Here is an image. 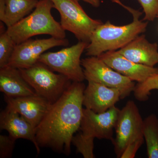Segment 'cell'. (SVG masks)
<instances>
[{"label": "cell", "instance_id": "1", "mask_svg": "<svg viewBox=\"0 0 158 158\" xmlns=\"http://www.w3.org/2000/svg\"><path fill=\"white\" fill-rule=\"evenodd\" d=\"M85 88L82 82H72L62 96L51 104L35 128L40 148H49L69 155L72 139L81 127Z\"/></svg>", "mask_w": 158, "mask_h": 158}, {"label": "cell", "instance_id": "2", "mask_svg": "<svg viewBox=\"0 0 158 158\" xmlns=\"http://www.w3.org/2000/svg\"><path fill=\"white\" fill-rule=\"evenodd\" d=\"M113 2L129 11L132 15L133 21L119 26L113 25L108 21L98 26L85 49L86 55L88 56L98 57L108 51L118 50L146 31L148 22L140 19L142 12L125 6L119 0H113Z\"/></svg>", "mask_w": 158, "mask_h": 158}, {"label": "cell", "instance_id": "3", "mask_svg": "<svg viewBox=\"0 0 158 158\" xmlns=\"http://www.w3.org/2000/svg\"><path fill=\"white\" fill-rule=\"evenodd\" d=\"M55 8L52 0H40L35 9L29 15L10 27L8 34L16 45L37 35L46 34L65 39V31L52 14Z\"/></svg>", "mask_w": 158, "mask_h": 158}, {"label": "cell", "instance_id": "4", "mask_svg": "<svg viewBox=\"0 0 158 158\" xmlns=\"http://www.w3.org/2000/svg\"><path fill=\"white\" fill-rule=\"evenodd\" d=\"M19 69L37 95L51 104L62 96L72 82L65 76L55 73L48 66L39 62L29 68Z\"/></svg>", "mask_w": 158, "mask_h": 158}, {"label": "cell", "instance_id": "5", "mask_svg": "<svg viewBox=\"0 0 158 158\" xmlns=\"http://www.w3.org/2000/svg\"><path fill=\"white\" fill-rule=\"evenodd\" d=\"M52 1L60 14L62 28L73 34L79 41L89 43L94 32L102 22L90 17L75 0Z\"/></svg>", "mask_w": 158, "mask_h": 158}, {"label": "cell", "instance_id": "6", "mask_svg": "<svg viewBox=\"0 0 158 158\" xmlns=\"http://www.w3.org/2000/svg\"><path fill=\"white\" fill-rule=\"evenodd\" d=\"M88 44L79 41L57 52L44 53L38 62L65 76L72 82H83L85 78L81 58Z\"/></svg>", "mask_w": 158, "mask_h": 158}, {"label": "cell", "instance_id": "7", "mask_svg": "<svg viewBox=\"0 0 158 158\" xmlns=\"http://www.w3.org/2000/svg\"><path fill=\"white\" fill-rule=\"evenodd\" d=\"M143 125L138 106L133 101H128L119 111L115 128L116 136L113 143L117 158H121L128 145L144 139Z\"/></svg>", "mask_w": 158, "mask_h": 158}, {"label": "cell", "instance_id": "8", "mask_svg": "<svg viewBox=\"0 0 158 158\" xmlns=\"http://www.w3.org/2000/svg\"><path fill=\"white\" fill-rule=\"evenodd\" d=\"M81 65L86 80L117 89L121 94V99L129 96L134 91V81L111 68L98 57L82 59Z\"/></svg>", "mask_w": 158, "mask_h": 158}, {"label": "cell", "instance_id": "9", "mask_svg": "<svg viewBox=\"0 0 158 158\" xmlns=\"http://www.w3.org/2000/svg\"><path fill=\"white\" fill-rule=\"evenodd\" d=\"M68 39L51 37L44 39H29L15 48L8 65L21 69L33 66L46 51L59 46H67Z\"/></svg>", "mask_w": 158, "mask_h": 158}, {"label": "cell", "instance_id": "10", "mask_svg": "<svg viewBox=\"0 0 158 158\" xmlns=\"http://www.w3.org/2000/svg\"><path fill=\"white\" fill-rule=\"evenodd\" d=\"M119 111L115 106L102 113H94L92 110L84 109L80 129L87 135L113 142V130Z\"/></svg>", "mask_w": 158, "mask_h": 158}, {"label": "cell", "instance_id": "11", "mask_svg": "<svg viewBox=\"0 0 158 158\" xmlns=\"http://www.w3.org/2000/svg\"><path fill=\"white\" fill-rule=\"evenodd\" d=\"M98 57L118 73L138 83L144 82L150 77L158 74V68L133 62L117 51H108Z\"/></svg>", "mask_w": 158, "mask_h": 158}, {"label": "cell", "instance_id": "12", "mask_svg": "<svg viewBox=\"0 0 158 158\" xmlns=\"http://www.w3.org/2000/svg\"><path fill=\"white\" fill-rule=\"evenodd\" d=\"M6 107L17 112L35 128L46 114L51 104L36 95L10 98L5 96Z\"/></svg>", "mask_w": 158, "mask_h": 158}, {"label": "cell", "instance_id": "13", "mask_svg": "<svg viewBox=\"0 0 158 158\" xmlns=\"http://www.w3.org/2000/svg\"><path fill=\"white\" fill-rule=\"evenodd\" d=\"M83 95V105L94 113H102L113 107L121 99L120 91L93 81H88Z\"/></svg>", "mask_w": 158, "mask_h": 158}, {"label": "cell", "instance_id": "14", "mask_svg": "<svg viewBox=\"0 0 158 158\" xmlns=\"http://www.w3.org/2000/svg\"><path fill=\"white\" fill-rule=\"evenodd\" d=\"M123 56L138 64L154 67L158 63V45L149 42L144 34L139 35L117 50Z\"/></svg>", "mask_w": 158, "mask_h": 158}, {"label": "cell", "instance_id": "15", "mask_svg": "<svg viewBox=\"0 0 158 158\" xmlns=\"http://www.w3.org/2000/svg\"><path fill=\"white\" fill-rule=\"evenodd\" d=\"M0 128L5 130L15 139H27L31 141L36 148L37 153L40 148L36 141L35 128L19 114L6 107L0 113Z\"/></svg>", "mask_w": 158, "mask_h": 158}, {"label": "cell", "instance_id": "16", "mask_svg": "<svg viewBox=\"0 0 158 158\" xmlns=\"http://www.w3.org/2000/svg\"><path fill=\"white\" fill-rule=\"evenodd\" d=\"M0 90L5 96L14 98L37 94L19 69L9 65L0 68Z\"/></svg>", "mask_w": 158, "mask_h": 158}, {"label": "cell", "instance_id": "17", "mask_svg": "<svg viewBox=\"0 0 158 158\" xmlns=\"http://www.w3.org/2000/svg\"><path fill=\"white\" fill-rule=\"evenodd\" d=\"M38 0H0V20L10 27L31 13Z\"/></svg>", "mask_w": 158, "mask_h": 158}, {"label": "cell", "instance_id": "18", "mask_svg": "<svg viewBox=\"0 0 158 158\" xmlns=\"http://www.w3.org/2000/svg\"><path fill=\"white\" fill-rule=\"evenodd\" d=\"M143 133L148 157L158 158V118L155 114H151L143 120Z\"/></svg>", "mask_w": 158, "mask_h": 158}, {"label": "cell", "instance_id": "19", "mask_svg": "<svg viewBox=\"0 0 158 158\" xmlns=\"http://www.w3.org/2000/svg\"><path fill=\"white\" fill-rule=\"evenodd\" d=\"M4 23L0 26V68L8 65L16 44L8 34Z\"/></svg>", "mask_w": 158, "mask_h": 158}, {"label": "cell", "instance_id": "20", "mask_svg": "<svg viewBox=\"0 0 158 158\" xmlns=\"http://www.w3.org/2000/svg\"><path fill=\"white\" fill-rule=\"evenodd\" d=\"M94 138L84 133H79L73 136L72 144L76 147L77 152L85 158H94Z\"/></svg>", "mask_w": 158, "mask_h": 158}, {"label": "cell", "instance_id": "21", "mask_svg": "<svg viewBox=\"0 0 158 158\" xmlns=\"http://www.w3.org/2000/svg\"><path fill=\"white\" fill-rule=\"evenodd\" d=\"M154 90H158V74L150 77L144 82L138 83L133 92L137 100L144 102L148 99L151 91Z\"/></svg>", "mask_w": 158, "mask_h": 158}, {"label": "cell", "instance_id": "22", "mask_svg": "<svg viewBox=\"0 0 158 158\" xmlns=\"http://www.w3.org/2000/svg\"><path fill=\"white\" fill-rule=\"evenodd\" d=\"M144 13L143 21H153L158 15V0H138Z\"/></svg>", "mask_w": 158, "mask_h": 158}, {"label": "cell", "instance_id": "23", "mask_svg": "<svg viewBox=\"0 0 158 158\" xmlns=\"http://www.w3.org/2000/svg\"><path fill=\"white\" fill-rule=\"evenodd\" d=\"M16 139L9 135H0V158H11Z\"/></svg>", "mask_w": 158, "mask_h": 158}, {"label": "cell", "instance_id": "24", "mask_svg": "<svg viewBox=\"0 0 158 158\" xmlns=\"http://www.w3.org/2000/svg\"><path fill=\"white\" fill-rule=\"evenodd\" d=\"M144 139H139L131 143L126 148L122 155L121 158H133L135 157L136 152L144 143Z\"/></svg>", "mask_w": 158, "mask_h": 158}, {"label": "cell", "instance_id": "25", "mask_svg": "<svg viewBox=\"0 0 158 158\" xmlns=\"http://www.w3.org/2000/svg\"><path fill=\"white\" fill-rule=\"evenodd\" d=\"M75 1L78 2L80 1H83L96 8L99 7L101 4L100 0H75Z\"/></svg>", "mask_w": 158, "mask_h": 158}, {"label": "cell", "instance_id": "26", "mask_svg": "<svg viewBox=\"0 0 158 158\" xmlns=\"http://www.w3.org/2000/svg\"><path fill=\"white\" fill-rule=\"evenodd\" d=\"M157 18H158V15H157Z\"/></svg>", "mask_w": 158, "mask_h": 158}]
</instances>
